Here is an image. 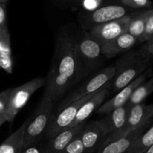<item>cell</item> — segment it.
I'll return each instance as SVG.
<instances>
[{
  "label": "cell",
  "mask_w": 153,
  "mask_h": 153,
  "mask_svg": "<svg viewBox=\"0 0 153 153\" xmlns=\"http://www.w3.org/2000/svg\"><path fill=\"white\" fill-rule=\"evenodd\" d=\"M152 75V67H149L148 70H146L144 73L136 78L130 84H128L127 86L121 89L118 91V94L116 96L111 99L108 101L105 102L104 104L102 105L97 111V114H107L111 111L117 108L126 105L128 101L129 100L130 97H131L134 91L140 86L141 84H143L146 80L148 77Z\"/></svg>",
  "instance_id": "9"
},
{
  "label": "cell",
  "mask_w": 153,
  "mask_h": 153,
  "mask_svg": "<svg viewBox=\"0 0 153 153\" xmlns=\"http://www.w3.org/2000/svg\"><path fill=\"white\" fill-rule=\"evenodd\" d=\"M153 39V7L148 10L147 16L145 25V31L142 38L141 43Z\"/></svg>",
  "instance_id": "24"
},
{
  "label": "cell",
  "mask_w": 153,
  "mask_h": 153,
  "mask_svg": "<svg viewBox=\"0 0 153 153\" xmlns=\"http://www.w3.org/2000/svg\"><path fill=\"white\" fill-rule=\"evenodd\" d=\"M143 153H153V146H151L149 149H148L147 150L145 151V152H143Z\"/></svg>",
  "instance_id": "30"
},
{
  "label": "cell",
  "mask_w": 153,
  "mask_h": 153,
  "mask_svg": "<svg viewBox=\"0 0 153 153\" xmlns=\"http://www.w3.org/2000/svg\"><path fill=\"white\" fill-rule=\"evenodd\" d=\"M52 109L53 101L43 96L32 120L27 123L24 132L23 149L34 146L38 142L43 133L46 131L48 123L52 115Z\"/></svg>",
  "instance_id": "3"
},
{
  "label": "cell",
  "mask_w": 153,
  "mask_h": 153,
  "mask_svg": "<svg viewBox=\"0 0 153 153\" xmlns=\"http://www.w3.org/2000/svg\"><path fill=\"white\" fill-rule=\"evenodd\" d=\"M94 94H91L84 98L80 99L70 104L61 111L57 112L55 114L52 115L45 131V135L46 138L49 140L69 128L73 120L76 117V114L81 106Z\"/></svg>",
  "instance_id": "7"
},
{
  "label": "cell",
  "mask_w": 153,
  "mask_h": 153,
  "mask_svg": "<svg viewBox=\"0 0 153 153\" xmlns=\"http://www.w3.org/2000/svg\"><path fill=\"white\" fill-rule=\"evenodd\" d=\"M0 69L9 74L13 72L10 36L7 28L0 30Z\"/></svg>",
  "instance_id": "18"
},
{
  "label": "cell",
  "mask_w": 153,
  "mask_h": 153,
  "mask_svg": "<svg viewBox=\"0 0 153 153\" xmlns=\"http://www.w3.org/2000/svg\"><path fill=\"white\" fill-rule=\"evenodd\" d=\"M148 10L149 9H146L130 15V20L127 28V32L135 37L138 40V43H141L144 34Z\"/></svg>",
  "instance_id": "20"
},
{
  "label": "cell",
  "mask_w": 153,
  "mask_h": 153,
  "mask_svg": "<svg viewBox=\"0 0 153 153\" xmlns=\"http://www.w3.org/2000/svg\"><path fill=\"white\" fill-rule=\"evenodd\" d=\"M153 92V76L148 81H145L143 84L140 85L134 93L129 100L126 103L128 107L131 108L134 105L142 103Z\"/></svg>",
  "instance_id": "22"
},
{
  "label": "cell",
  "mask_w": 153,
  "mask_h": 153,
  "mask_svg": "<svg viewBox=\"0 0 153 153\" xmlns=\"http://www.w3.org/2000/svg\"><path fill=\"white\" fill-rule=\"evenodd\" d=\"M137 43L138 40L135 37L126 32L102 46V55L109 59L119 54L127 52Z\"/></svg>",
  "instance_id": "14"
},
{
  "label": "cell",
  "mask_w": 153,
  "mask_h": 153,
  "mask_svg": "<svg viewBox=\"0 0 153 153\" xmlns=\"http://www.w3.org/2000/svg\"><path fill=\"white\" fill-rule=\"evenodd\" d=\"M20 153H41V149H39L34 145L26 149H23Z\"/></svg>",
  "instance_id": "29"
},
{
  "label": "cell",
  "mask_w": 153,
  "mask_h": 153,
  "mask_svg": "<svg viewBox=\"0 0 153 153\" xmlns=\"http://www.w3.org/2000/svg\"><path fill=\"white\" fill-rule=\"evenodd\" d=\"M123 4L127 7L135 9L152 8V2L150 0H121Z\"/></svg>",
  "instance_id": "26"
},
{
  "label": "cell",
  "mask_w": 153,
  "mask_h": 153,
  "mask_svg": "<svg viewBox=\"0 0 153 153\" xmlns=\"http://www.w3.org/2000/svg\"><path fill=\"white\" fill-rule=\"evenodd\" d=\"M11 91L12 88H7L0 93V119L1 118L4 119V115L7 112Z\"/></svg>",
  "instance_id": "25"
},
{
  "label": "cell",
  "mask_w": 153,
  "mask_h": 153,
  "mask_svg": "<svg viewBox=\"0 0 153 153\" xmlns=\"http://www.w3.org/2000/svg\"><path fill=\"white\" fill-rule=\"evenodd\" d=\"M153 146V122L136 139L127 153H143Z\"/></svg>",
  "instance_id": "21"
},
{
  "label": "cell",
  "mask_w": 153,
  "mask_h": 153,
  "mask_svg": "<svg viewBox=\"0 0 153 153\" xmlns=\"http://www.w3.org/2000/svg\"><path fill=\"white\" fill-rule=\"evenodd\" d=\"M45 85V79L37 77L24 85L12 88L7 112L4 115L5 122L11 123L19 111L25 105L31 96Z\"/></svg>",
  "instance_id": "5"
},
{
  "label": "cell",
  "mask_w": 153,
  "mask_h": 153,
  "mask_svg": "<svg viewBox=\"0 0 153 153\" xmlns=\"http://www.w3.org/2000/svg\"><path fill=\"white\" fill-rule=\"evenodd\" d=\"M82 131L78 134L60 153H85L81 137Z\"/></svg>",
  "instance_id": "23"
},
{
  "label": "cell",
  "mask_w": 153,
  "mask_h": 153,
  "mask_svg": "<svg viewBox=\"0 0 153 153\" xmlns=\"http://www.w3.org/2000/svg\"><path fill=\"white\" fill-rule=\"evenodd\" d=\"M6 123V122H5V120H4V118H1V119H0V126H1L3 123Z\"/></svg>",
  "instance_id": "31"
},
{
  "label": "cell",
  "mask_w": 153,
  "mask_h": 153,
  "mask_svg": "<svg viewBox=\"0 0 153 153\" xmlns=\"http://www.w3.org/2000/svg\"><path fill=\"white\" fill-rule=\"evenodd\" d=\"M116 73V69L114 66L106 67L101 71L93 76L91 79L82 84L79 88H78L76 91L67 96L62 102L58 106V112L68 106L71 103L84 98V97L89 96L91 94H94L100 91L104 85H105L108 82H110L114 77Z\"/></svg>",
  "instance_id": "4"
},
{
  "label": "cell",
  "mask_w": 153,
  "mask_h": 153,
  "mask_svg": "<svg viewBox=\"0 0 153 153\" xmlns=\"http://www.w3.org/2000/svg\"><path fill=\"white\" fill-rule=\"evenodd\" d=\"M28 121L0 144V153H20L23 149L24 132Z\"/></svg>",
  "instance_id": "19"
},
{
  "label": "cell",
  "mask_w": 153,
  "mask_h": 153,
  "mask_svg": "<svg viewBox=\"0 0 153 153\" xmlns=\"http://www.w3.org/2000/svg\"><path fill=\"white\" fill-rule=\"evenodd\" d=\"M77 52L80 64H94L102 55L101 45L94 40L90 34H86L77 41Z\"/></svg>",
  "instance_id": "13"
},
{
  "label": "cell",
  "mask_w": 153,
  "mask_h": 153,
  "mask_svg": "<svg viewBox=\"0 0 153 153\" xmlns=\"http://www.w3.org/2000/svg\"><path fill=\"white\" fill-rule=\"evenodd\" d=\"M7 10L6 4L0 3V30L7 28Z\"/></svg>",
  "instance_id": "28"
},
{
  "label": "cell",
  "mask_w": 153,
  "mask_h": 153,
  "mask_svg": "<svg viewBox=\"0 0 153 153\" xmlns=\"http://www.w3.org/2000/svg\"><path fill=\"white\" fill-rule=\"evenodd\" d=\"M111 80L108 82L105 85L102 87L100 91L94 94L90 99L83 103L80 108L78 111L76 117L73 120V123L70 126L69 128L77 126L80 124L84 123L85 120L94 113L95 111L102 105L104 100L108 95L111 88Z\"/></svg>",
  "instance_id": "10"
},
{
  "label": "cell",
  "mask_w": 153,
  "mask_h": 153,
  "mask_svg": "<svg viewBox=\"0 0 153 153\" xmlns=\"http://www.w3.org/2000/svg\"><path fill=\"white\" fill-rule=\"evenodd\" d=\"M85 126L84 123L77 126L67 128L58 135L49 139L46 146L41 149V153H60L83 130Z\"/></svg>",
  "instance_id": "15"
},
{
  "label": "cell",
  "mask_w": 153,
  "mask_h": 153,
  "mask_svg": "<svg viewBox=\"0 0 153 153\" xmlns=\"http://www.w3.org/2000/svg\"><path fill=\"white\" fill-rule=\"evenodd\" d=\"M126 15V9L120 5L111 4L95 9L90 19L96 25L120 19Z\"/></svg>",
  "instance_id": "17"
},
{
  "label": "cell",
  "mask_w": 153,
  "mask_h": 153,
  "mask_svg": "<svg viewBox=\"0 0 153 153\" xmlns=\"http://www.w3.org/2000/svg\"><path fill=\"white\" fill-rule=\"evenodd\" d=\"M153 121V104L146 105L144 103L134 105L128 111V116L124 125L118 131L109 135L103 143H107L117 140L131 131L137 129L146 124Z\"/></svg>",
  "instance_id": "6"
},
{
  "label": "cell",
  "mask_w": 153,
  "mask_h": 153,
  "mask_svg": "<svg viewBox=\"0 0 153 153\" xmlns=\"http://www.w3.org/2000/svg\"><path fill=\"white\" fill-rule=\"evenodd\" d=\"M81 137L85 153H93L102 144L108 134L100 120H97L85 124Z\"/></svg>",
  "instance_id": "11"
},
{
  "label": "cell",
  "mask_w": 153,
  "mask_h": 153,
  "mask_svg": "<svg viewBox=\"0 0 153 153\" xmlns=\"http://www.w3.org/2000/svg\"><path fill=\"white\" fill-rule=\"evenodd\" d=\"M7 1H8V0H0V3H1V4H6V3H7Z\"/></svg>",
  "instance_id": "32"
},
{
  "label": "cell",
  "mask_w": 153,
  "mask_h": 153,
  "mask_svg": "<svg viewBox=\"0 0 153 153\" xmlns=\"http://www.w3.org/2000/svg\"><path fill=\"white\" fill-rule=\"evenodd\" d=\"M80 68L77 40L63 31L57 37L52 66L45 79L43 96L52 101L58 100L79 76Z\"/></svg>",
  "instance_id": "1"
},
{
  "label": "cell",
  "mask_w": 153,
  "mask_h": 153,
  "mask_svg": "<svg viewBox=\"0 0 153 153\" xmlns=\"http://www.w3.org/2000/svg\"><path fill=\"white\" fill-rule=\"evenodd\" d=\"M129 108V107L125 105L111 111L104 118L100 120L108 137L122 128L126 120Z\"/></svg>",
  "instance_id": "16"
},
{
  "label": "cell",
  "mask_w": 153,
  "mask_h": 153,
  "mask_svg": "<svg viewBox=\"0 0 153 153\" xmlns=\"http://www.w3.org/2000/svg\"><path fill=\"white\" fill-rule=\"evenodd\" d=\"M129 20L130 15H126L120 19L98 24L93 27L89 34L102 46L121 34L127 32Z\"/></svg>",
  "instance_id": "8"
},
{
  "label": "cell",
  "mask_w": 153,
  "mask_h": 153,
  "mask_svg": "<svg viewBox=\"0 0 153 153\" xmlns=\"http://www.w3.org/2000/svg\"><path fill=\"white\" fill-rule=\"evenodd\" d=\"M140 52L146 58L150 60L153 59V39L144 42V44L138 49Z\"/></svg>",
  "instance_id": "27"
},
{
  "label": "cell",
  "mask_w": 153,
  "mask_h": 153,
  "mask_svg": "<svg viewBox=\"0 0 153 153\" xmlns=\"http://www.w3.org/2000/svg\"><path fill=\"white\" fill-rule=\"evenodd\" d=\"M152 123L131 131L128 134L117 140L107 143H102L99 148L97 153H127L136 139L150 126Z\"/></svg>",
  "instance_id": "12"
},
{
  "label": "cell",
  "mask_w": 153,
  "mask_h": 153,
  "mask_svg": "<svg viewBox=\"0 0 153 153\" xmlns=\"http://www.w3.org/2000/svg\"><path fill=\"white\" fill-rule=\"evenodd\" d=\"M152 60L146 58L139 49L127 52L117 61L116 73L111 80V90L118 92L151 67Z\"/></svg>",
  "instance_id": "2"
}]
</instances>
